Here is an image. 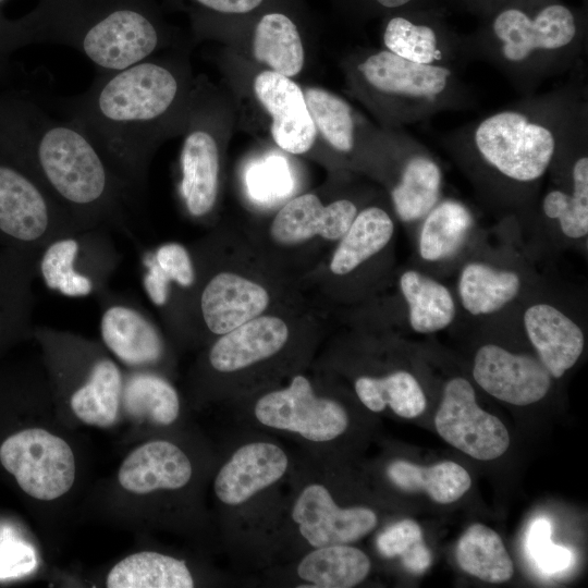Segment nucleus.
<instances>
[{
    "mask_svg": "<svg viewBox=\"0 0 588 588\" xmlns=\"http://www.w3.org/2000/svg\"><path fill=\"white\" fill-rule=\"evenodd\" d=\"M0 154L84 229L105 226L136 240L140 193L74 124L51 118L30 97L0 94Z\"/></svg>",
    "mask_w": 588,
    "mask_h": 588,
    "instance_id": "f257e3e1",
    "label": "nucleus"
},
{
    "mask_svg": "<svg viewBox=\"0 0 588 588\" xmlns=\"http://www.w3.org/2000/svg\"><path fill=\"white\" fill-rule=\"evenodd\" d=\"M587 84L568 82L468 121L441 134V145L481 192L499 203L526 200L549 171L561 135Z\"/></svg>",
    "mask_w": 588,
    "mask_h": 588,
    "instance_id": "f03ea898",
    "label": "nucleus"
},
{
    "mask_svg": "<svg viewBox=\"0 0 588 588\" xmlns=\"http://www.w3.org/2000/svg\"><path fill=\"white\" fill-rule=\"evenodd\" d=\"M280 438L236 426L211 477L221 542L238 573L277 562L287 485L295 464Z\"/></svg>",
    "mask_w": 588,
    "mask_h": 588,
    "instance_id": "7ed1b4c3",
    "label": "nucleus"
},
{
    "mask_svg": "<svg viewBox=\"0 0 588 588\" xmlns=\"http://www.w3.org/2000/svg\"><path fill=\"white\" fill-rule=\"evenodd\" d=\"M182 87L181 75L171 65L148 58L121 70L98 72L84 93L50 103L142 193L149 156L181 99Z\"/></svg>",
    "mask_w": 588,
    "mask_h": 588,
    "instance_id": "20e7f679",
    "label": "nucleus"
},
{
    "mask_svg": "<svg viewBox=\"0 0 588 588\" xmlns=\"http://www.w3.org/2000/svg\"><path fill=\"white\" fill-rule=\"evenodd\" d=\"M470 62L502 74L520 96L583 65L587 51L584 15L559 0H525L500 7L464 35Z\"/></svg>",
    "mask_w": 588,
    "mask_h": 588,
    "instance_id": "39448f33",
    "label": "nucleus"
},
{
    "mask_svg": "<svg viewBox=\"0 0 588 588\" xmlns=\"http://www.w3.org/2000/svg\"><path fill=\"white\" fill-rule=\"evenodd\" d=\"M21 19L29 45L71 47L98 72L121 70L148 59L166 41L154 0H39Z\"/></svg>",
    "mask_w": 588,
    "mask_h": 588,
    "instance_id": "423d86ee",
    "label": "nucleus"
},
{
    "mask_svg": "<svg viewBox=\"0 0 588 588\" xmlns=\"http://www.w3.org/2000/svg\"><path fill=\"white\" fill-rule=\"evenodd\" d=\"M342 469L343 461L296 452L274 564L314 548L355 543L377 529L380 517L372 506L341 500Z\"/></svg>",
    "mask_w": 588,
    "mask_h": 588,
    "instance_id": "0eeeda50",
    "label": "nucleus"
},
{
    "mask_svg": "<svg viewBox=\"0 0 588 588\" xmlns=\"http://www.w3.org/2000/svg\"><path fill=\"white\" fill-rule=\"evenodd\" d=\"M234 409L236 426L290 440L311 456L344 462L354 428L352 412L304 373H295L284 387L236 401Z\"/></svg>",
    "mask_w": 588,
    "mask_h": 588,
    "instance_id": "6e6552de",
    "label": "nucleus"
},
{
    "mask_svg": "<svg viewBox=\"0 0 588 588\" xmlns=\"http://www.w3.org/2000/svg\"><path fill=\"white\" fill-rule=\"evenodd\" d=\"M354 73L370 103L397 127L477 106V96L460 71L416 63L385 49L363 56Z\"/></svg>",
    "mask_w": 588,
    "mask_h": 588,
    "instance_id": "1a4fd4ad",
    "label": "nucleus"
},
{
    "mask_svg": "<svg viewBox=\"0 0 588 588\" xmlns=\"http://www.w3.org/2000/svg\"><path fill=\"white\" fill-rule=\"evenodd\" d=\"M105 226L61 235L44 246L37 257V278L68 297H98L109 290V281L121 260Z\"/></svg>",
    "mask_w": 588,
    "mask_h": 588,
    "instance_id": "9d476101",
    "label": "nucleus"
},
{
    "mask_svg": "<svg viewBox=\"0 0 588 588\" xmlns=\"http://www.w3.org/2000/svg\"><path fill=\"white\" fill-rule=\"evenodd\" d=\"M84 229L26 172L0 154V246L39 252Z\"/></svg>",
    "mask_w": 588,
    "mask_h": 588,
    "instance_id": "9b49d317",
    "label": "nucleus"
},
{
    "mask_svg": "<svg viewBox=\"0 0 588 588\" xmlns=\"http://www.w3.org/2000/svg\"><path fill=\"white\" fill-rule=\"evenodd\" d=\"M0 462L29 497L50 501L74 483L75 458L70 445L41 428H28L8 437L0 445Z\"/></svg>",
    "mask_w": 588,
    "mask_h": 588,
    "instance_id": "f8f14e48",
    "label": "nucleus"
},
{
    "mask_svg": "<svg viewBox=\"0 0 588 588\" xmlns=\"http://www.w3.org/2000/svg\"><path fill=\"white\" fill-rule=\"evenodd\" d=\"M434 427L445 442L475 460H495L510 446L505 425L478 406L473 385L462 377L444 385Z\"/></svg>",
    "mask_w": 588,
    "mask_h": 588,
    "instance_id": "ddd939ff",
    "label": "nucleus"
},
{
    "mask_svg": "<svg viewBox=\"0 0 588 588\" xmlns=\"http://www.w3.org/2000/svg\"><path fill=\"white\" fill-rule=\"evenodd\" d=\"M384 49L406 60L462 71L470 60L464 35L442 20L438 9L392 12L382 32Z\"/></svg>",
    "mask_w": 588,
    "mask_h": 588,
    "instance_id": "4468645a",
    "label": "nucleus"
},
{
    "mask_svg": "<svg viewBox=\"0 0 588 588\" xmlns=\"http://www.w3.org/2000/svg\"><path fill=\"white\" fill-rule=\"evenodd\" d=\"M371 569V559L364 550L340 543L310 549L259 574L266 587L353 588L363 584Z\"/></svg>",
    "mask_w": 588,
    "mask_h": 588,
    "instance_id": "2eb2a0df",
    "label": "nucleus"
},
{
    "mask_svg": "<svg viewBox=\"0 0 588 588\" xmlns=\"http://www.w3.org/2000/svg\"><path fill=\"white\" fill-rule=\"evenodd\" d=\"M96 299L101 309V340L121 363L147 369L163 362L167 354L164 338L136 302L110 290Z\"/></svg>",
    "mask_w": 588,
    "mask_h": 588,
    "instance_id": "dca6fc26",
    "label": "nucleus"
},
{
    "mask_svg": "<svg viewBox=\"0 0 588 588\" xmlns=\"http://www.w3.org/2000/svg\"><path fill=\"white\" fill-rule=\"evenodd\" d=\"M399 161L391 200L403 222L421 220L441 199L443 171L420 142L404 132L384 134Z\"/></svg>",
    "mask_w": 588,
    "mask_h": 588,
    "instance_id": "f3484780",
    "label": "nucleus"
},
{
    "mask_svg": "<svg viewBox=\"0 0 588 588\" xmlns=\"http://www.w3.org/2000/svg\"><path fill=\"white\" fill-rule=\"evenodd\" d=\"M473 377L488 394L516 406L541 401L551 387V376L538 358L495 344L478 348Z\"/></svg>",
    "mask_w": 588,
    "mask_h": 588,
    "instance_id": "a211bd4d",
    "label": "nucleus"
},
{
    "mask_svg": "<svg viewBox=\"0 0 588 588\" xmlns=\"http://www.w3.org/2000/svg\"><path fill=\"white\" fill-rule=\"evenodd\" d=\"M286 323L273 316H258L220 335L206 363L216 376L242 377L278 358L289 342Z\"/></svg>",
    "mask_w": 588,
    "mask_h": 588,
    "instance_id": "6ab92c4d",
    "label": "nucleus"
},
{
    "mask_svg": "<svg viewBox=\"0 0 588 588\" xmlns=\"http://www.w3.org/2000/svg\"><path fill=\"white\" fill-rule=\"evenodd\" d=\"M196 464L179 443L157 439L143 443L123 461L118 471L122 488L136 494L177 493L196 479Z\"/></svg>",
    "mask_w": 588,
    "mask_h": 588,
    "instance_id": "aec40b11",
    "label": "nucleus"
},
{
    "mask_svg": "<svg viewBox=\"0 0 588 588\" xmlns=\"http://www.w3.org/2000/svg\"><path fill=\"white\" fill-rule=\"evenodd\" d=\"M254 91L272 118L271 134L277 145L295 155L308 151L317 128L299 86L287 76L264 71L255 77Z\"/></svg>",
    "mask_w": 588,
    "mask_h": 588,
    "instance_id": "412c9836",
    "label": "nucleus"
},
{
    "mask_svg": "<svg viewBox=\"0 0 588 588\" xmlns=\"http://www.w3.org/2000/svg\"><path fill=\"white\" fill-rule=\"evenodd\" d=\"M38 253L0 246V346L33 334Z\"/></svg>",
    "mask_w": 588,
    "mask_h": 588,
    "instance_id": "4be33fe9",
    "label": "nucleus"
},
{
    "mask_svg": "<svg viewBox=\"0 0 588 588\" xmlns=\"http://www.w3.org/2000/svg\"><path fill=\"white\" fill-rule=\"evenodd\" d=\"M268 304L265 287L231 272L215 274L199 296L203 322L210 333L219 336L258 317Z\"/></svg>",
    "mask_w": 588,
    "mask_h": 588,
    "instance_id": "5701e85b",
    "label": "nucleus"
},
{
    "mask_svg": "<svg viewBox=\"0 0 588 588\" xmlns=\"http://www.w3.org/2000/svg\"><path fill=\"white\" fill-rule=\"evenodd\" d=\"M357 215L356 205L346 198L328 206L314 194L290 200L274 217L271 235L278 243L295 244L315 235L327 240L341 238Z\"/></svg>",
    "mask_w": 588,
    "mask_h": 588,
    "instance_id": "b1692460",
    "label": "nucleus"
},
{
    "mask_svg": "<svg viewBox=\"0 0 588 588\" xmlns=\"http://www.w3.org/2000/svg\"><path fill=\"white\" fill-rule=\"evenodd\" d=\"M524 327L530 343L550 376L561 378L579 359L585 345L576 322L556 307L538 303L524 314Z\"/></svg>",
    "mask_w": 588,
    "mask_h": 588,
    "instance_id": "393cba45",
    "label": "nucleus"
},
{
    "mask_svg": "<svg viewBox=\"0 0 588 588\" xmlns=\"http://www.w3.org/2000/svg\"><path fill=\"white\" fill-rule=\"evenodd\" d=\"M180 172L179 193L186 211L194 218L208 215L218 195L219 149L207 130L196 127L185 136Z\"/></svg>",
    "mask_w": 588,
    "mask_h": 588,
    "instance_id": "a878e982",
    "label": "nucleus"
},
{
    "mask_svg": "<svg viewBox=\"0 0 588 588\" xmlns=\"http://www.w3.org/2000/svg\"><path fill=\"white\" fill-rule=\"evenodd\" d=\"M123 375L108 356L94 354L84 377L70 395V406L83 422L107 428L118 417L123 389Z\"/></svg>",
    "mask_w": 588,
    "mask_h": 588,
    "instance_id": "bb28decb",
    "label": "nucleus"
},
{
    "mask_svg": "<svg viewBox=\"0 0 588 588\" xmlns=\"http://www.w3.org/2000/svg\"><path fill=\"white\" fill-rule=\"evenodd\" d=\"M383 475L393 488L412 493L422 491L439 504L457 501L471 487L468 471L452 461L421 466L395 458L385 464Z\"/></svg>",
    "mask_w": 588,
    "mask_h": 588,
    "instance_id": "cd10ccee",
    "label": "nucleus"
},
{
    "mask_svg": "<svg viewBox=\"0 0 588 588\" xmlns=\"http://www.w3.org/2000/svg\"><path fill=\"white\" fill-rule=\"evenodd\" d=\"M109 588H193L196 578L181 558L142 551L118 562L106 580Z\"/></svg>",
    "mask_w": 588,
    "mask_h": 588,
    "instance_id": "c85d7f7f",
    "label": "nucleus"
},
{
    "mask_svg": "<svg viewBox=\"0 0 588 588\" xmlns=\"http://www.w3.org/2000/svg\"><path fill=\"white\" fill-rule=\"evenodd\" d=\"M121 404L137 420L156 427H171L181 416V399L176 389L163 376L137 371L123 381Z\"/></svg>",
    "mask_w": 588,
    "mask_h": 588,
    "instance_id": "c756f323",
    "label": "nucleus"
},
{
    "mask_svg": "<svg viewBox=\"0 0 588 588\" xmlns=\"http://www.w3.org/2000/svg\"><path fill=\"white\" fill-rule=\"evenodd\" d=\"M360 404L378 414L390 408L402 418H415L426 409V396L417 379L408 371L395 370L384 376L363 375L354 380Z\"/></svg>",
    "mask_w": 588,
    "mask_h": 588,
    "instance_id": "7c9ffc66",
    "label": "nucleus"
},
{
    "mask_svg": "<svg viewBox=\"0 0 588 588\" xmlns=\"http://www.w3.org/2000/svg\"><path fill=\"white\" fill-rule=\"evenodd\" d=\"M253 51L257 61L287 77L298 74L304 65L298 28L282 12H269L259 19L254 32Z\"/></svg>",
    "mask_w": 588,
    "mask_h": 588,
    "instance_id": "2f4dec72",
    "label": "nucleus"
},
{
    "mask_svg": "<svg viewBox=\"0 0 588 588\" xmlns=\"http://www.w3.org/2000/svg\"><path fill=\"white\" fill-rule=\"evenodd\" d=\"M394 224L389 213L370 206L357 212L346 233L341 237L330 270L343 275L379 253L391 240Z\"/></svg>",
    "mask_w": 588,
    "mask_h": 588,
    "instance_id": "473e14b6",
    "label": "nucleus"
},
{
    "mask_svg": "<svg viewBox=\"0 0 588 588\" xmlns=\"http://www.w3.org/2000/svg\"><path fill=\"white\" fill-rule=\"evenodd\" d=\"M455 558L462 571L486 583H505L514 574L513 561L499 534L479 523L461 536Z\"/></svg>",
    "mask_w": 588,
    "mask_h": 588,
    "instance_id": "72a5a7b5",
    "label": "nucleus"
},
{
    "mask_svg": "<svg viewBox=\"0 0 588 588\" xmlns=\"http://www.w3.org/2000/svg\"><path fill=\"white\" fill-rule=\"evenodd\" d=\"M400 289L408 306L412 329L428 334L445 329L455 317V303L442 283L416 270L405 271Z\"/></svg>",
    "mask_w": 588,
    "mask_h": 588,
    "instance_id": "f704fd0d",
    "label": "nucleus"
},
{
    "mask_svg": "<svg viewBox=\"0 0 588 588\" xmlns=\"http://www.w3.org/2000/svg\"><path fill=\"white\" fill-rule=\"evenodd\" d=\"M519 275L483 262H469L458 280L464 308L474 316L493 314L514 299L520 290Z\"/></svg>",
    "mask_w": 588,
    "mask_h": 588,
    "instance_id": "c9c22d12",
    "label": "nucleus"
},
{
    "mask_svg": "<svg viewBox=\"0 0 588 588\" xmlns=\"http://www.w3.org/2000/svg\"><path fill=\"white\" fill-rule=\"evenodd\" d=\"M421 220L419 254L427 261L452 256L474 222L469 208L453 198L440 199Z\"/></svg>",
    "mask_w": 588,
    "mask_h": 588,
    "instance_id": "e433bc0d",
    "label": "nucleus"
},
{
    "mask_svg": "<svg viewBox=\"0 0 588 588\" xmlns=\"http://www.w3.org/2000/svg\"><path fill=\"white\" fill-rule=\"evenodd\" d=\"M304 98L311 120L335 150L350 154L357 143L358 122L353 108L341 97L322 88H307Z\"/></svg>",
    "mask_w": 588,
    "mask_h": 588,
    "instance_id": "4c0bfd02",
    "label": "nucleus"
},
{
    "mask_svg": "<svg viewBox=\"0 0 588 588\" xmlns=\"http://www.w3.org/2000/svg\"><path fill=\"white\" fill-rule=\"evenodd\" d=\"M546 218L559 222L562 233L579 240L588 233V171H579L571 179L569 191L550 188L541 199Z\"/></svg>",
    "mask_w": 588,
    "mask_h": 588,
    "instance_id": "58836bf2",
    "label": "nucleus"
},
{
    "mask_svg": "<svg viewBox=\"0 0 588 588\" xmlns=\"http://www.w3.org/2000/svg\"><path fill=\"white\" fill-rule=\"evenodd\" d=\"M375 547L381 558L399 559L404 568L414 575L425 573L432 562L420 526L409 518L385 526L376 536Z\"/></svg>",
    "mask_w": 588,
    "mask_h": 588,
    "instance_id": "ea45409f",
    "label": "nucleus"
},
{
    "mask_svg": "<svg viewBox=\"0 0 588 588\" xmlns=\"http://www.w3.org/2000/svg\"><path fill=\"white\" fill-rule=\"evenodd\" d=\"M293 185L290 168L281 156L265 157L252 163L246 172L248 194L258 204L269 205L283 199Z\"/></svg>",
    "mask_w": 588,
    "mask_h": 588,
    "instance_id": "a19ab883",
    "label": "nucleus"
},
{
    "mask_svg": "<svg viewBox=\"0 0 588 588\" xmlns=\"http://www.w3.org/2000/svg\"><path fill=\"white\" fill-rule=\"evenodd\" d=\"M144 254L160 268L167 278L168 303L173 286L188 289L195 283L196 270L188 250L182 244L166 243Z\"/></svg>",
    "mask_w": 588,
    "mask_h": 588,
    "instance_id": "79ce46f5",
    "label": "nucleus"
},
{
    "mask_svg": "<svg viewBox=\"0 0 588 588\" xmlns=\"http://www.w3.org/2000/svg\"><path fill=\"white\" fill-rule=\"evenodd\" d=\"M528 549L539 567L548 573L565 569L571 562V552L551 541V527L548 520L537 519L530 527Z\"/></svg>",
    "mask_w": 588,
    "mask_h": 588,
    "instance_id": "37998d69",
    "label": "nucleus"
},
{
    "mask_svg": "<svg viewBox=\"0 0 588 588\" xmlns=\"http://www.w3.org/2000/svg\"><path fill=\"white\" fill-rule=\"evenodd\" d=\"M28 45L22 19L11 20L3 14L0 8V81L9 74L12 54Z\"/></svg>",
    "mask_w": 588,
    "mask_h": 588,
    "instance_id": "c03bdc74",
    "label": "nucleus"
},
{
    "mask_svg": "<svg viewBox=\"0 0 588 588\" xmlns=\"http://www.w3.org/2000/svg\"><path fill=\"white\" fill-rule=\"evenodd\" d=\"M198 7L215 13L244 14L259 8L265 0H191Z\"/></svg>",
    "mask_w": 588,
    "mask_h": 588,
    "instance_id": "a18cd8bd",
    "label": "nucleus"
},
{
    "mask_svg": "<svg viewBox=\"0 0 588 588\" xmlns=\"http://www.w3.org/2000/svg\"><path fill=\"white\" fill-rule=\"evenodd\" d=\"M371 7L381 11L396 12L411 9H437L432 0H368Z\"/></svg>",
    "mask_w": 588,
    "mask_h": 588,
    "instance_id": "49530a36",
    "label": "nucleus"
},
{
    "mask_svg": "<svg viewBox=\"0 0 588 588\" xmlns=\"http://www.w3.org/2000/svg\"><path fill=\"white\" fill-rule=\"evenodd\" d=\"M470 10L482 14L483 16L493 10L505 4L525 1V0H462Z\"/></svg>",
    "mask_w": 588,
    "mask_h": 588,
    "instance_id": "de8ad7c7",
    "label": "nucleus"
},
{
    "mask_svg": "<svg viewBox=\"0 0 588 588\" xmlns=\"http://www.w3.org/2000/svg\"><path fill=\"white\" fill-rule=\"evenodd\" d=\"M8 0H0V8L2 7L3 3H5Z\"/></svg>",
    "mask_w": 588,
    "mask_h": 588,
    "instance_id": "09e8293b",
    "label": "nucleus"
}]
</instances>
